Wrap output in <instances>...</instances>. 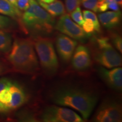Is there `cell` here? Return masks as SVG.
<instances>
[{
  "instance_id": "obj_1",
  "label": "cell",
  "mask_w": 122,
  "mask_h": 122,
  "mask_svg": "<svg viewBox=\"0 0 122 122\" xmlns=\"http://www.w3.org/2000/svg\"><path fill=\"white\" fill-rule=\"evenodd\" d=\"M51 98L56 104L69 107L77 111L84 119L89 118L97 101V97L91 93L72 87L57 90L52 94Z\"/></svg>"
},
{
  "instance_id": "obj_2",
  "label": "cell",
  "mask_w": 122,
  "mask_h": 122,
  "mask_svg": "<svg viewBox=\"0 0 122 122\" xmlns=\"http://www.w3.org/2000/svg\"><path fill=\"white\" fill-rule=\"evenodd\" d=\"M34 48L31 40H15L9 51L8 60L15 70L26 74H34L39 70V61Z\"/></svg>"
},
{
  "instance_id": "obj_3",
  "label": "cell",
  "mask_w": 122,
  "mask_h": 122,
  "mask_svg": "<svg viewBox=\"0 0 122 122\" xmlns=\"http://www.w3.org/2000/svg\"><path fill=\"white\" fill-rule=\"evenodd\" d=\"M22 22L28 31L33 35H46L54 29L55 20L45 9L33 0L22 15Z\"/></svg>"
},
{
  "instance_id": "obj_4",
  "label": "cell",
  "mask_w": 122,
  "mask_h": 122,
  "mask_svg": "<svg viewBox=\"0 0 122 122\" xmlns=\"http://www.w3.org/2000/svg\"><path fill=\"white\" fill-rule=\"evenodd\" d=\"M92 42H93V56L97 63L106 68L122 66L121 56L110 43L108 38H95Z\"/></svg>"
},
{
  "instance_id": "obj_5",
  "label": "cell",
  "mask_w": 122,
  "mask_h": 122,
  "mask_svg": "<svg viewBox=\"0 0 122 122\" xmlns=\"http://www.w3.org/2000/svg\"><path fill=\"white\" fill-rule=\"evenodd\" d=\"M33 42L43 71L49 75L56 74L59 64L52 41L48 38L39 36Z\"/></svg>"
},
{
  "instance_id": "obj_6",
  "label": "cell",
  "mask_w": 122,
  "mask_h": 122,
  "mask_svg": "<svg viewBox=\"0 0 122 122\" xmlns=\"http://www.w3.org/2000/svg\"><path fill=\"white\" fill-rule=\"evenodd\" d=\"M45 122H83L84 119L72 110L50 106L44 110L40 116Z\"/></svg>"
},
{
  "instance_id": "obj_7",
  "label": "cell",
  "mask_w": 122,
  "mask_h": 122,
  "mask_svg": "<svg viewBox=\"0 0 122 122\" xmlns=\"http://www.w3.org/2000/svg\"><path fill=\"white\" fill-rule=\"evenodd\" d=\"M54 28L68 37L80 41H83L88 37L80 25L75 23L67 14L61 15L55 24Z\"/></svg>"
},
{
  "instance_id": "obj_8",
  "label": "cell",
  "mask_w": 122,
  "mask_h": 122,
  "mask_svg": "<svg viewBox=\"0 0 122 122\" xmlns=\"http://www.w3.org/2000/svg\"><path fill=\"white\" fill-rule=\"evenodd\" d=\"M121 107L111 101L103 102L94 116V121L98 122H119L122 121Z\"/></svg>"
},
{
  "instance_id": "obj_9",
  "label": "cell",
  "mask_w": 122,
  "mask_h": 122,
  "mask_svg": "<svg viewBox=\"0 0 122 122\" xmlns=\"http://www.w3.org/2000/svg\"><path fill=\"white\" fill-rule=\"evenodd\" d=\"M56 45L59 57L63 62L68 63L74 54L77 41L67 35L61 34L56 39Z\"/></svg>"
},
{
  "instance_id": "obj_10",
  "label": "cell",
  "mask_w": 122,
  "mask_h": 122,
  "mask_svg": "<svg viewBox=\"0 0 122 122\" xmlns=\"http://www.w3.org/2000/svg\"><path fill=\"white\" fill-rule=\"evenodd\" d=\"M71 58L73 68L76 71H85L91 66V53L87 47L85 46L82 45L77 46Z\"/></svg>"
},
{
  "instance_id": "obj_11",
  "label": "cell",
  "mask_w": 122,
  "mask_h": 122,
  "mask_svg": "<svg viewBox=\"0 0 122 122\" xmlns=\"http://www.w3.org/2000/svg\"><path fill=\"white\" fill-rule=\"evenodd\" d=\"M99 74L106 84L111 88L120 91L122 88V69L121 67H114L107 70L102 67L99 70Z\"/></svg>"
},
{
  "instance_id": "obj_12",
  "label": "cell",
  "mask_w": 122,
  "mask_h": 122,
  "mask_svg": "<svg viewBox=\"0 0 122 122\" xmlns=\"http://www.w3.org/2000/svg\"><path fill=\"white\" fill-rule=\"evenodd\" d=\"M11 100L7 106L10 110H14L22 106L27 101V96L24 90L19 84L13 82L10 86Z\"/></svg>"
},
{
  "instance_id": "obj_13",
  "label": "cell",
  "mask_w": 122,
  "mask_h": 122,
  "mask_svg": "<svg viewBox=\"0 0 122 122\" xmlns=\"http://www.w3.org/2000/svg\"><path fill=\"white\" fill-rule=\"evenodd\" d=\"M122 13L120 11H107L98 15L99 20L103 27L112 29L118 26L121 21Z\"/></svg>"
},
{
  "instance_id": "obj_14",
  "label": "cell",
  "mask_w": 122,
  "mask_h": 122,
  "mask_svg": "<svg viewBox=\"0 0 122 122\" xmlns=\"http://www.w3.org/2000/svg\"><path fill=\"white\" fill-rule=\"evenodd\" d=\"M39 4L53 17L61 16L66 13L65 5L63 2L59 0H55L53 2L49 4H46L39 1Z\"/></svg>"
},
{
  "instance_id": "obj_15",
  "label": "cell",
  "mask_w": 122,
  "mask_h": 122,
  "mask_svg": "<svg viewBox=\"0 0 122 122\" xmlns=\"http://www.w3.org/2000/svg\"><path fill=\"white\" fill-rule=\"evenodd\" d=\"M0 14L13 18L20 15L19 9L7 0H0Z\"/></svg>"
},
{
  "instance_id": "obj_16",
  "label": "cell",
  "mask_w": 122,
  "mask_h": 122,
  "mask_svg": "<svg viewBox=\"0 0 122 122\" xmlns=\"http://www.w3.org/2000/svg\"><path fill=\"white\" fill-rule=\"evenodd\" d=\"M12 36L10 33L0 30V53H7L12 46Z\"/></svg>"
},
{
  "instance_id": "obj_17",
  "label": "cell",
  "mask_w": 122,
  "mask_h": 122,
  "mask_svg": "<svg viewBox=\"0 0 122 122\" xmlns=\"http://www.w3.org/2000/svg\"><path fill=\"white\" fill-rule=\"evenodd\" d=\"M84 19H89L93 21L94 23V26H95L96 30L97 32H100L101 30V26L100 22L97 18V15L94 14L93 12L89 11V10H84L83 11Z\"/></svg>"
},
{
  "instance_id": "obj_18",
  "label": "cell",
  "mask_w": 122,
  "mask_h": 122,
  "mask_svg": "<svg viewBox=\"0 0 122 122\" xmlns=\"http://www.w3.org/2000/svg\"><path fill=\"white\" fill-rule=\"evenodd\" d=\"M82 26H83L82 28L85 34L87 35L88 37L93 35L94 32H96L94 23L92 20L89 19H84V22Z\"/></svg>"
},
{
  "instance_id": "obj_19",
  "label": "cell",
  "mask_w": 122,
  "mask_h": 122,
  "mask_svg": "<svg viewBox=\"0 0 122 122\" xmlns=\"http://www.w3.org/2000/svg\"><path fill=\"white\" fill-rule=\"evenodd\" d=\"M70 13H71V16L73 20L75 21L78 25L82 26L84 22V19L83 14H82L80 7L77 6Z\"/></svg>"
},
{
  "instance_id": "obj_20",
  "label": "cell",
  "mask_w": 122,
  "mask_h": 122,
  "mask_svg": "<svg viewBox=\"0 0 122 122\" xmlns=\"http://www.w3.org/2000/svg\"><path fill=\"white\" fill-rule=\"evenodd\" d=\"M11 100V92L10 87L5 88L0 92V102L6 105H8Z\"/></svg>"
},
{
  "instance_id": "obj_21",
  "label": "cell",
  "mask_w": 122,
  "mask_h": 122,
  "mask_svg": "<svg viewBox=\"0 0 122 122\" xmlns=\"http://www.w3.org/2000/svg\"><path fill=\"white\" fill-rule=\"evenodd\" d=\"M80 3L85 9L92 10L94 12H98V0H80Z\"/></svg>"
},
{
  "instance_id": "obj_22",
  "label": "cell",
  "mask_w": 122,
  "mask_h": 122,
  "mask_svg": "<svg viewBox=\"0 0 122 122\" xmlns=\"http://www.w3.org/2000/svg\"><path fill=\"white\" fill-rule=\"evenodd\" d=\"M111 42L114 46L120 53L122 52V39L119 34L114 33L111 35Z\"/></svg>"
},
{
  "instance_id": "obj_23",
  "label": "cell",
  "mask_w": 122,
  "mask_h": 122,
  "mask_svg": "<svg viewBox=\"0 0 122 122\" xmlns=\"http://www.w3.org/2000/svg\"><path fill=\"white\" fill-rule=\"evenodd\" d=\"M14 23L10 18L0 14V30H4L13 27Z\"/></svg>"
},
{
  "instance_id": "obj_24",
  "label": "cell",
  "mask_w": 122,
  "mask_h": 122,
  "mask_svg": "<svg viewBox=\"0 0 122 122\" xmlns=\"http://www.w3.org/2000/svg\"><path fill=\"white\" fill-rule=\"evenodd\" d=\"M80 4V0H66V11L70 13L77 6H79Z\"/></svg>"
},
{
  "instance_id": "obj_25",
  "label": "cell",
  "mask_w": 122,
  "mask_h": 122,
  "mask_svg": "<svg viewBox=\"0 0 122 122\" xmlns=\"http://www.w3.org/2000/svg\"><path fill=\"white\" fill-rule=\"evenodd\" d=\"M33 0H16V7L21 11H25Z\"/></svg>"
},
{
  "instance_id": "obj_26",
  "label": "cell",
  "mask_w": 122,
  "mask_h": 122,
  "mask_svg": "<svg viewBox=\"0 0 122 122\" xmlns=\"http://www.w3.org/2000/svg\"><path fill=\"white\" fill-rule=\"evenodd\" d=\"M13 83V81L6 77H2L0 79V92L5 88L10 87Z\"/></svg>"
},
{
  "instance_id": "obj_27",
  "label": "cell",
  "mask_w": 122,
  "mask_h": 122,
  "mask_svg": "<svg viewBox=\"0 0 122 122\" xmlns=\"http://www.w3.org/2000/svg\"><path fill=\"white\" fill-rule=\"evenodd\" d=\"M107 9L113 10V11H119L120 6L116 2H111L107 4Z\"/></svg>"
},
{
  "instance_id": "obj_28",
  "label": "cell",
  "mask_w": 122,
  "mask_h": 122,
  "mask_svg": "<svg viewBox=\"0 0 122 122\" xmlns=\"http://www.w3.org/2000/svg\"><path fill=\"white\" fill-rule=\"evenodd\" d=\"M10 110L9 107L7 105L4 104L2 102H0V112L2 113H5V112H7Z\"/></svg>"
},
{
  "instance_id": "obj_29",
  "label": "cell",
  "mask_w": 122,
  "mask_h": 122,
  "mask_svg": "<svg viewBox=\"0 0 122 122\" xmlns=\"http://www.w3.org/2000/svg\"><path fill=\"white\" fill-rule=\"evenodd\" d=\"M4 71V65H2V63L0 62V75L2 74L3 72Z\"/></svg>"
},
{
  "instance_id": "obj_30",
  "label": "cell",
  "mask_w": 122,
  "mask_h": 122,
  "mask_svg": "<svg viewBox=\"0 0 122 122\" xmlns=\"http://www.w3.org/2000/svg\"><path fill=\"white\" fill-rule=\"evenodd\" d=\"M7 1H8L9 2H10L11 4H13L15 7H16V0H7Z\"/></svg>"
},
{
  "instance_id": "obj_31",
  "label": "cell",
  "mask_w": 122,
  "mask_h": 122,
  "mask_svg": "<svg viewBox=\"0 0 122 122\" xmlns=\"http://www.w3.org/2000/svg\"><path fill=\"white\" fill-rule=\"evenodd\" d=\"M40 1H41L44 3H46V4H49V3L53 2L55 0H39Z\"/></svg>"
},
{
  "instance_id": "obj_32",
  "label": "cell",
  "mask_w": 122,
  "mask_h": 122,
  "mask_svg": "<svg viewBox=\"0 0 122 122\" xmlns=\"http://www.w3.org/2000/svg\"><path fill=\"white\" fill-rule=\"evenodd\" d=\"M99 1H102V0H99Z\"/></svg>"
}]
</instances>
